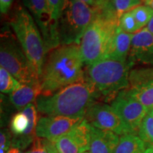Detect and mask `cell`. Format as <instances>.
I'll return each instance as SVG.
<instances>
[{
	"instance_id": "1",
	"label": "cell",
	"mask_w": 153,
	"mask_h": 153,
	"mask_svg": "<svg viewBox=\"0 0 153 153\" xmlns=\"http://www.w3.org/2000/svg\"><path fill=\"white\" fill-rule=\"evenodd\" d=\"M79 44L61 45L46 54L41 76V95H49L85 76Z\"/></svg>"
},
{
	"instance_id": "2",
	"label": "cell",
	"mask_w": 153,
	"mask_h": 153,
	"mask_svg": "<svg viewBox=\"0 0 153 153\" xmlns=\"http://www.w3.org/2000/svg\"><path fill=\"white\" fill-rule=\"evenodd\" d=\"M95 16L80 41L84 62L87 66L108 56L119 18L112 0H95Z\"/></svg>"
},
{
	"instance_id": "3",
	"label": "cell",
	"mask_w": 153,
	"mask_h": 153,
	"mask_svg": "<svg viewBox=\"0 0 153 153\" xmlns=\"http://www.w3.org/2000/svg\"><path fill=\"white\" fill-rule=\"evenodd\" d=\"M98 96L84 76L79 81L49 95H40L35 104L43 116L85 118L88 108L97 102Z\"/></svg>"
},
{
	"instance_id": "4",
	"label": "cell",
	"mask_w": 153,
	"mask_h": 153,
	"mask_svg": "<svg viewBox=\"0 0 153 153\" xmlns=\"http://www.w3.org/2000/svg\"><path fill=\"white\" fill-rule=\"evenodd\" d=\"M131 65L111 57H105L88 66L85 76L92 85L98 99L111 101L120 91L129 88Z\"/></svg>"
},
{
	"instance_id": "5",
	"label": "cell",
	"mask_w": 153,
	"mask_h": 153,
	"mask_svg": "<svg viewBox=\"0 0 153 153\" xmlns=\"http://www.w3.org/2000/svg\"><path fill=\"white\" fill-rule=\"evenodd\" d=\"M10 26L25 55L41 79L47 51L35 19L28 9L20 5L15 9Z\"/></svg>"
},
{
	"instance_id": "6",
	"label": "cell",
	"mask_w": 153,
	"mask_h": 153,
	"mask_svg": "<svg viewBox=\"0 0 153 153\" xmlns=\"http://www.w3.org/2000/svg\"><path fill=\"white\" fill-rule=\"evenodd\" d=\"M94 16L92 7L79 0H69L57 24L60 45H79L82 36Z\"/></svg>"
},
{
	"instance_id": "7",
	"label": "cell",
	"mask_w": 153,
	"mask_h": 153,
	"mask_svg": "<svg viewBox=\"0 0 153 153\" xmlns=\"http://www.w3.org/2000/svg\"><path fill=\"white\" fill-rule=\"evenodd\" d=\"M0 65L22 84L38 85L41 79L25 55L20 44L8 35L1 36Z\"/></svg>"
},
{
	"instance_id": "8",
	"label": "cell",
	"mask_w": 153,
	"mask_h": 153,
	"mask_svg": "<svg viewBox=\"0 0 153 153\" xmlns=\"http://www.w3.org/2000/svg\"><path fill=\"white\" fill-rule=\"evenodd\" d=\"M85 120L97 128L111 131L118 135L131 134L123 120L110 105L95 102L88 108Z\"/></svg>"
},
{
	"instance_id": "9",
	"label": "cell",
	"mask_w": 153,
	"mask_h": 153,
	"mask_svg": "<svg viewBox=\"0 0 153 153\" xmlns=\"http://www.w3.org/2000/svg\"><path fill=\"white\" fill-rule=\"evenodd\" d=\"M35 19L43 36L47 53L60 45L57 24L51 19L47 0H22Z\"/></svg>"
},
{
	"instance_id": "10",
	"label": "cell",
	"mask_w": 153,
	"mask_h": 153,
	"mask_svg": "<svg viewBox=\"0 0 153 153\" xmlns=\"http://www.w3.org/2000/svg\"><path fill=\"white\" fill-rule=\"evenodd\" d=\"M111 106L122 118L131 133L137 135L148 111L131 95L128 89L120 91Z\"/></svg>"
},
{
	"instance_id": "11",
	"label": "cell",
	"mask_w": 153,
	"mask_h": 153,
	"mask_svg": "<svg viewBox=\"0 0 153 153\" xmlns=\"http://www.w3.org/2000/svg\"><path fill=\"white\" fill-rule=\"evenodd\" d=\"M91 128L85 118L64 135L53 140L59 153H84L89 150Z\"/></svg>"
},
{
	"instance_id": "12",
	"label": "cell",
	"mask_w": 153,
	"mask_h": 153,
	"mask_svg": "<svg viewBox=\"0 0 153 153\" xmlns=\"http://www.w3.org/2000/svg\"><path fill=\"white\" fill-rule=\"evenodd\" d=\"M84 118L62 116H41L36 126V135L39 137L53 140L72 131Z\"/></svg>"
},
{
	"instance_id": "13",
	"label": "cell",
	"mask_w": 153,
	"mask_h": 153,
	"mask_svg": "<svg viewBox=\"0 0 153 153\" xmlns=\"http://www.w3.org/2000/svg\"><path fill=\"white\" fill-rule=\"evenodd\" d=\"M128 61L131 67L135 62L153 66V35L146 27L133 34Z\"/></svg>"
},
{
	"instance_id": "14",
	"label": "cell",
	"mask_w": 153,
	"mask_h": 153,
	"mask_svg": "<svg viewBox=\"0 0 153 153\" xmlns=\"http://www.w3.org/2000/svg\"><path fill=\"white\" fill-rule=\"evenodd\" d=\"M120 137L111 131L91 128L89 153H114Z\"/></svg>"
},
{
	"instance_id": "15",
	"label": "cell",
	"mask_w": 153,
	"mask_h": 153,
	"mask_svg": "<svg viewBox=\"0 0 153 153\" xmlns=\"http://www.w3.org/2000/svg\"><path fill=\"white\" fill-rule=\"evenodd\" d=\"M41 95V84L26 85L22 84L9 95V100L17 109H24L28 105L33 104Z\"/></svg>"
},
{
	"instance_id": "16",
	"label": "cell",
	"mask_w": 153,
	"mask_h": 153,
	"mask_svg": "<svg viewBox=\"0 0 153 153\" xmlns=\"http://www.w3.org/2000/svg\"><path fill=\"white\" fill-rule=\"evenodd\" d=\"M133 36V34L123 31L118 26L113 38L109 53L106 57L128 62Z\"/></svg>"
},
{
	"instance_id": "17",
	"label": "cell",
	"mask_w": 153,
	"mask_h": 153,
	"mask_svg": "<svg viewBox=\"0 0 153 153\" xmlns=\"http://www.w3.org/2000/svg\"><path fill=\"white\" fill-rule=\"evenodd\" d=\"M128 91L148 111H153V78L128 88Z\"/></svg>"
},
{
	"instance_id": "18",
	"label": "cell",
	"mask_w": 153,
	"mask_h": 153,
	"mask_svg": "<svg viewBox=\"0 0 153 153\" xmlns=\"http://www.w3.org/2000/svg\"><path fill=\"white\" fill-rule=\"evenodd\" d=\"M146 146L135 134L121 135L114 153H145Z\"/></svg>"
},
{
	"instance_id": "19",
	"label": "cell",
	"mask_w": 153,
	"mask_h": 153,
	"mask_svg": "<svg viewBox=\"0 0 153 153\" xmlns=\"http://www.w3.org/2000/svg\"><path fill=\"white\" fill-rule=\"evenodd\" d=\"M137 135L145 146L153 148V111H148L143 120Z\"/></svg>"
},
{
	"instance_id": "20",
	"label": "cell",
	"mask_w": 153,
	"mask_h": 153,
	"mask_svg": "<svg viewBox=\"0 0 153 153\" xmlns=\"http://www.w3.org/2000/svg\"><path fill=\"white\" fill-rule=\"evenodd\" d=\"M20 82L4 68L0 67V91L3 94L12 93Z\"/></svg>"
},
{
	"instance_id": "21",
	"label": "cell",
	"mask_w": 153,
	"mask_h": 153,
	"mask_svg": "<svg viewBox=\"0 0 153 153\" xmlns=\"http://www.w3.org/2000/svg\"><path fill=\"white\" fill-rule=\"evenodd\" d=\"M26 153H59L53 140L36 136Z\"/></svg>"
},
{
	"instance_id": "22",
	"label": "cell",
	"mask_w": 153,
	"mask_h": 153,
	"mask_svg": "<svg viewBox=\"0 0 153 153\" xmlns=\"http://www.w3.org/2000/svg\"><path fill=\"white\" fill-rule=\"evenodd\" d=\"M29 120L24 112L19 111L15 114L10 121V128L16 136H21L27 129Z\"/></svg>"
},
{
	"instance_id": "23",
	"label": "cell",
	"mask_w": 153,
	"mask_h": 153,
	"mask_svg": "<svg viewBox=\"0 0 153 153\" xmlns=\"http://www.w3.org/2000/svg\"><path fill=\"white\" fill-rule=\"evenodd\" d=\"M132 13L141 29L146 27L153 17V9L145 4L135 7L132 10Z\"/></svg>"
},
{
	"instance_id": "24",
	"label": "cell",
	"mask_w": 153,
	"mask_h": 153,
	"mask_svg": "<svg viewBox=\"0 0 153 153\" xmlns=\"http://www.w3.org/2000/svg\"><path fill=\"white\" fill-rule=\"evenodd\" d=\"M118 26L123 31L133 35L141 29L137 24L132 11H128L120 17Z\"/></svg>"
},
{
	"instance_id": "25",
	"label": "cell",
	"mask_w": 153,
	"mask_h": 153,
	"mask_svg": "<svg viewBox=\"0 0 153 153\" xmlns=\"http://www.w3.org/2000/svg\"><path fill=\"white\" fill-rule=\"evenodd\" d=\"M68 1L69 0H47L50 14L53 22L57 24V22L68 4Z\"/></svg>"
},
{
	"instance_id": "26",
	"label": "cell",
	"mask_w": 153,
	"mask_h": 153,
	"mask_svg": "<svg viewBox=\"0 0 153 153\" xmlns=\"http://www.w3.org/2000/svg\"><path fill=\"white\" fill-rule=\"evenodd\" d=\"M118 17H120L128 11H132L135 7L141 5L142 0H112Z\"/></svg>"
},
{
	"instance_id": "27",
	"label": "cell",
	"mask_w": 153,
	"mask_h": 153,
	"mask_svg": "<svg viewBox=\"0 0 153 153\" xmlns=\"http://www.w3.org/2000/svg\"><path fill=\"white\" fill-rule=\"evenodd\" d=\"M11 135L7 130H1L0 133V147L6 151H8L11 145Z\"/></svg>"
},
{
	"instance_id": "28",
	"label": "cell",
	"mask_w": 153,
	"mask_h": 153,
	"mask_svg": "<svg viewBox=\"0 0 153 153\" xmlns=\"http://www.w3.org/2000/svg\"><path fill=\"white\" fill-rule=\"evenodd\" d=\"M13 0H0V11L1 14H7L10 10Z\"/></svg>"
},
{
	"instance_id": "29",
	"label": "cell",
	"mask_w": 153,
	"mask_h": 153,
	"mask_svg": "<svg viewBox=\"0 0 153 153\" xmlns=\"http://www.w3.org/2000/svg\"><path fill=\"white\" fill-rule=\"evenodd\" d=\"M7 153H24L21 150V149L18 148H16V147H11L9 149L8 151H7Z\"/></svg>"
},
{
	"instance_id": "30",
	"label": "cell",
	"mask_w": 153,
	"mask_h": 153,
	"mask_svg": "<svg viewBox=\"0 0 153 153\" xmlns=\"http://www.w3.org/2000/svg\"><path fill=\"white\" fill-rule=\"evenodd\" d=\"M146 28H147V29H148L149 31H150V33L153 35V17L150 20V22L148 23V24L147 25Z\"/></svg>"
},
{
	"instance_id": "31",
	"label": "cell",
	"mask_w": 153,
	"mask_h": 153,
	"mask_svg": "<svg viewBox=\"0 0 153 153\" xmlns=\"http://www.w3.org/2000/svg\"><path fill=\"white\" fill-rule=\"evenodd\" d=\"M142 1L145 5L148 6L153 9V0H142Z\"/></svg>"
},
{
	"instance_id": "32",
	"label": "cell",
	"mask_w": 153,
	"mask_h": 153,
	"mask_svg": "<svg viewBox=\"0 0 153 153\" xmlns=\"http://www.w3.org/2000/svg\"><path fill=\"white\" fill-rule=\"evenodd\" d=\"M79 1H81L82 2H85L87 4L91 6V7H93L95 3V0H79Z\"/></svg>"
},
{
	"instance_id": "33",
	"label": "cell",
	"mask_w": 153,
	"mask_h": 153,
	"mask_svg": "<svg viewBox=\"0 0 153 153\" xmlns=\"http://www.w3.org/2000/svg\"><path fill=\"white\" fill-rule=\"evenodd\" d=\"M145 153H153V148H148Z\"/></svg>"
},
{
	"instance_id": "34",
	"label": "cell",
	"mask_w": 153,
	"mask_h": 153,
	"mask_svg": "<svg viewBox=\"0 0 153 153\" xmlns=\"http://www.w3.org/2000/svg\"><path fill=\"white\" fill-rule=\"evenodd\" d=\"M84 153H88V152H84Z\"/></svg>"
},
{
	"instance_id": "35",
	"label": "cell",
	"mask_w": 153,
	"mask_h": 153,
	"mask_svg": "<svg viewBox=\"0 0 153 153\" xmlns=\"http://www.w3.org/2000/svg\"></svg>"
}]
</instances>
